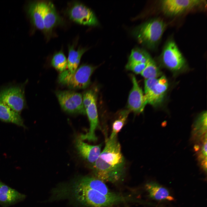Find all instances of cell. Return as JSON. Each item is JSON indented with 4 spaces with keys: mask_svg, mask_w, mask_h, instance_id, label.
<instances>
[{
    "mask_svg": "<svg viewBox=\"0 0 207 207\" xmlns=\"http://www.w3.org/2000/svg\"><path fill=\"white\" fill-rule=\"evenodd\" d=\"M1 182L0 181V185L1 184Z\"/></svg>",
    "mask_w": 207,
    "mask_h": 207,
    "instance_id": "cb8c5ba5",
    "label": "cell"
},
{
    "mask_svg": "<svg viewBox=\"0 0 207 207\" xmlns=\"http://www.w3.org/2000/svg\"><path fill=\"white\" fill-rule=\"evenodd\" d=\"M166 26L161 19L154 18L136 28L133 34L140 44L150 49H154L160 41Z\"/></svg>",
    "mask_w": 207,
    "mask_h": 207,
    "instance_id": "3957f363",
    "label": "cell"
},
{
    "mask_svg": "<svg viewBox=\"0 0 207 207\" xmlns=\"http://www.w3.org/2000/svg\"><path fill=\"white\" fill-rule=\"evenodd\" d=\"M163 62L169 69L179 70L184 66L185 61L175 42L169 41L165 46L162 54Z\"/></svg>",
    "mask_w": 207,
    "mask_h": 207,
    "instance_id": "ba28073f",
    "label": "cell"
},
{
    "mask_svg": "<svg viewBox=\"0 0 207 207\" xmlns=\"http://www.w3.org/2000/svg\"><path fill=\"white\" fill-rule=\"evenodd\" d=\"M147 64L140 62H128L126 68V69L131 70L136 74H141L145 67Z\"/></svg>",
    "mask_w": 207,
    "mask_h": 207,
    "instance_id": "603a6c76",
    "label": "cell"
},
{
    "mask_svg": "<svg viewBox=\"0 0 207 207\" xmlns=\"http://www.w3.org/2000/svg\"><path fill=\"white\" fill-rule=\"evenodd\" d=\"M87 50L86 48H79L76 50L74 45L68 46L67 67L68 70L71 73H74L77 69L82 55Z\"/></svg>",
    "mask_w": 207,
    "mask_h": 207,
    "instance_id": "ac0fdd59",
    "label": "cell"
},
{
    "mask_svg": "<svg viewBox=\"0 0 207 207\" xmlns=\"http://www.w3.org/2000/svg\"><path fill=\"white\" fill-rule=\"evenodd\" d=\"M60 194L61 198H70L87 207H111L131 200L130 197L119 193L114 196L106 195L86 185L79 177L61 186Z\"/></svg>",
    "mask_w": 207,
    "mask_h": 207,
    "instance_id": "7a4b0ae2",
    "label": "cell"
},
{
    "mask_svg": "<svg viewBox=\"0 0 207 207\" xmlns=\"http://www.w3.org/2000/svg\"><path fill=\"white\" fill-rule=\"evenodd\" d=\"M45 2H33L29 5L28 13L34 26L37 29L44 31L43 22L44 10Z\"/></svg>",
    "mask_w": 207,
    "mask_h": 207,
    "instance_id": "2e32d148",
    "label": "cell"
},
{
    "mask_svg": "<svg viewBox=\"0 0 207 207\" xmlns=\"http://www.w3.org/2000/svg\"><path fill=\"white\" fill-rule=\"evenodd\" d=\"M104 147L92 165L90 166L94 177L104 182L116 183L124 178L126 164L117 136L106 138Z\"/></svg>",
    "mask_w": 207,
    "mask_h": 207,
    "instance_id": "6da1fadb",
    "label": "cell"
},
{
    "mask_svg": "<svg viewBox=\"0 0 207 207\" xmlns=\"http://www.w3.org/2000/svg\"><path fill=\"white\" fill-rule=\"evenodd\" d=\"M26 195L1 182L0 185V204L7 207L22 201Z\"/></svg>",
    "mask_w": 207,
    "mask_h": 207,
    "instance_id": "4fadbf2b",
    "label": "cell"
},
{
    "mask_svg": "<svg viewBox=\"0 0 207 207\" xmlns=\"http://www.w3.org/2000/svg\"><path fill=\"white\" fill-rule=\"evenodd\" d=\"M201 0H164L161 2L162 9L166 14L179 15L204 3Z\"/></svg>",
    "mask_w": 207,
    "mask_h": 207,
    "instance_id": "30bf717a",
    "label": "cell"
},
{
    "mask_svg": "<svg viewBox=\"0 0 207 207\" xmlns=\"http://www.w3.org/2000/svg\"><path fill=\"white\" fill-rule=\"evenodd\" d=\"M130 112L128 110L120 112L118 118L113 124L112 131L109 137L110 138H112L117 136L118 133L123 126Z\"/></svg>",
    "mask_w": 207,
    "mask_h": 207,
    "instance_id": "ffe728a7",
    "label": "cell"
},
{
    "mask_svg": "<svg viewBox=\"0 0 207 207\" xmlns=\"http://www.w3.org/2000/svg\"><path fill=\"white\" fill-rule=\"evenodd\" d=\"M0 120L6 122L12 123L26 129L23 119L20 114L0 102Z\"/></svg>",
    "mask_w": 207,
    "mask_h": 207,
    "instance_id": "e0dca14e",
    "label": "cell"
},
{
    "mask_svg": "<svg viewBox=\"0 0 207 207\" xmlns=\"http://www.w3.org/2000/svg\"><path fill=\"white\" fill-rule=\"evenodd\" d=\"M151 58L149 54L146 51L141 48H135L132 50L128 62L147 64Z\"/></svg>",
    "mask_w": 207,
    "mask_h": 207,
    "instance_id": "d6986e66",
    "label": "cell"
},
{
    "mask_svg": "<svg viewBox=\"0 0 207 207\" xmlns=\"http://www.w3.org/2000/svg\"><path fill=\"white\" fill-rule=\"evenodd\" d=\"M51 65L57 70L62 72L67 66V60L62 51L55 53L51 61Z\"/></svg>",
    "mask_w": 207,
    "mask_h": 207,
    "instance_id": "7402d4cb",
    "label": "cell"
},
{
    "mask_svg": "<svg viewBox=\"0 0 207 207\" xmlns=\"http://www.w3.org/2000/svg\"><path fill=\"white\" fill-rule=\"evenodd\" d=\"M146 79L157 78L161 73L154 61L151 58L141 73Z\"/></svg>",
    "mask_w": 207,
    "mask_h": 207,
    "instance_id": "44dd1931",
    "label": "cell"
},
{
    "mask_svg": "<svg viewBox=\"0 0 207 207\" xmlns=\"http://www.w3.org/2000/svg\"><path fill=\"white\" fill-rule=\"evenodd\" d=\"M144 84V96L147 103L153 106L160 103L168 87L165 76H162L159 79H146Z\"/></svg>",
    "mask_w": 207,
    "mask_h": 207,
    "instance_id": "52a82bcc",
    "label": "cell"
},
{
    "mask_svg": "<svg viewBox=\"0 0 207 207\" xmlns=\"http://www.w3.org/2000/svg\"><path fill=\"white\" fill-rule=\"evenodd\" d=\"M68 14L71 20L81 24L95 26L98 24L92 11L80 3H74L68 10Z\"/></svg>",
    "mask_w": 207,
    "mask_h": 207,
    "instance_id": "9c48e42d",
    "label": "cell"
},
{
    "mask_svg": "<svg viewBox=\"0 0 207 207\" xmlns=\"http://www.w3.org/2000/svg\"><path fill=\"white\" fill-rule=\"evenodd\" d=\"M96 68L91 65H82L73 74L66 70L59 74L58 82L71 89H85L89 85L90 77Z\"/></svg>",
    "mask_w": 207,
    "mask_h": 207,
    "instance_id": "277c9868",
    "label": "cell"
},
{
    "mask_svg": "<svg viewBox=\"0 0 207 207\" xmlns=\"http://www.w3.org/2000/svg\"><path fill=\"white\" fill-rule=\"evenodd\" d=\"M55 95L61 108L65 112L86 114L80 93L72 91H58Z\"/></svg>",
    "mask_w": 207,
    "mask_h": 207,
    "instance_id": "8992f818",
    "label": "cell"
},
{
    "mask_svg": "<svg viewBox=\"0 0 207 207\" xmlns=\"http://www.w3.org/2000/svg\"><path fill=\"white\" fill-rule=\"evenodd\" d=\"M75 145L78 155L83 160L90 164H93L101 152L102 143L97 145H92L85 142L80 137L76 138Z\"/></svg>",
    "mask_w": 207,
    "mask_h": 207,
    "instance_id": "7c38bea8",
    "label": "cell"
},
{
    "mask_svg": "<svg viewBox=\"0 0 207 207\" xmlns=\"http://www.w3.org/2000/svg\"><path fill=\"white\" fill-rule=\"evenodd\" d=\"M26 82L10 85L0 89V102L20 114L27 106L25 95Z\"/></svg>",
    "mask_w": 207,
    "mask_h": 207,
    "instance_id": "5b68a950",
    "label": "cell"
},
{
    "mask_svg": "<svg viewBox=\"0 0 207 207\" xmlns=\"http://www.w3.org/2000/svg\"><path fill=\"white\" fill-rule=\"evenodd\" d=\"M61 18L53 3L45 2L44 10L43 22L44 31L51 32L54 27L60 22Z\"/></svg>",
    "mask_w": 207,
    "mask_h": 207,
    "instance_id": "5bb4252c",
    "label": "cell"
},
{
    "mask_svg": "<svg viewBox=\"0 0 207 207\" xmlns=\"http://www.w3.org/2000/svg\"><path fill=\"white\" fill-rule=\"evenodd\" d=\"M145 188L149 197L155 200L171 201L174 200L167 189L155 182L147 183Z\"/></svg>",
    "mask_w": 207,
    "mask_h": 207,
    "instance_id": "9a60e30c",
    "label": "cell"
},
{
    "mask_svg": "<svg viewBox=\"0 0 207 207\" xmlns=\"http://www.w3.org/2000/svg\"><path fill=\"white\" fill-rule=\"evenodd\" d=\"M131 78L133 87L129 94L127 107L130 112L138 114L143 112L147 103L135 76L132 75Z\"/></svg>",
    "mask_w": 207,
    "mask_h": 207,
    "instance_id": "8fae6325",
    "label": "cell"
}]
</instances>
